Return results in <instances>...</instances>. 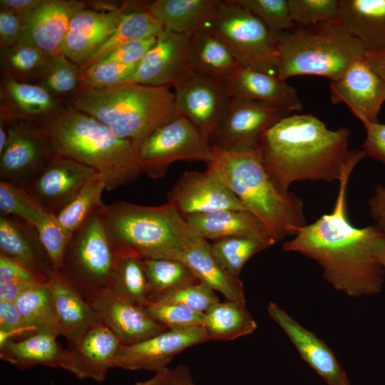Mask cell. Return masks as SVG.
I'll return each instance as SVG.
<instances>
[{
	"label": "cell",
	"mask_w": 385,
	"mask_h": 385,
	"mask_svg": "<svg viewBox=\"0 0 385 385\" xmlns=\"http://www.w3.org/2000/svg\"><path fill=\"white\" fill-rule=\"evenodd\" d=\"M366 155L349 150L339 179L337 200L331 212L306 225L282 250L317 262L324 278L337 291L351 297L376 294L381 289L384 270L373 257V247L384 232L376 226L357 228L348 218L346 193L350 175Z\"/></svg>",
	"instance_id": "1"
},
{
	"label": "cell",
	"mask_w": 385,
	"mask_h": 385,
	"mask_svg": "<svg viewBox=\"0 0 385 385\" xmlns=\"http://www.w3.org/2000/svg\"><path fill=\"white\" fill-rule=\"evenodd\" d=\"M349 135L348 128L331 130L310 114L289 115L262 135L257 152L275 186L288 192L297 181L339 180Z\"/></svg>",
	"instance_id": "2"
},
{
	"label": "cell",
	"mask_w": 385,
	"mask_h": 385,
	"mask_svg": "<svg viewBox=\"0 0 385 385\" xmlns=\"http://www.w3.org/2000/svg\"><path fill=\"white\" fill-rule=\"evenodd\" d=\"M35 125L55 155L95 170L104 179L108 190L129 184L142 174L136 143L118 137L101 121L72 106H63L52 117Z\"/></svg>",
	"instance_id": "3"
},
{
	"label": "cell",
	"mask_w": 385,
	"mask_h": 385,
	"mask_svg": "<svg viewBox=\"0 0 385 385\" xmlns=\"http://www.w3.org/2000/svg\"><path fill=\"white\" fill-rule=\"evenodd\" d=\"M105 230L118 253L143 259L180 260L200 237L172 204L143 206L125 201L98 210Z\"/></svg>",
	"instance_id": "4"
},
{
	"label": "cell",
	"mask_w": 385,
	"mask_h": 385,
	"mask_svg": "<svg viewBox=\"0 0 385 385\" xmlns=\"http://www.w3.org/2000/svg\"><path fill=\"white\" fill-rule=\"evenodd\" d=\"M212 148L213 158L207 168L221 177L276 242L296 235L307 225L302 200L275 186L257 150L232 152Z\"/></svg>",
	"instance_id": "5"
},
{
	"label": "cell",
	"mask_w": 385,
	"mask_h": 385,
	"mask_svg": "<svg viewBox=\"0 0 385 385\" xmlns=\"http://www.w3.org/2000/svg\"><path fill=\"white\" fill-rule=\"evenodd\" d=\"M71 106L137 144L180 115L169 86L137 83L81 90Z\"/></svg>",
	"instance_id": "6"
},
{
	"label": "cell",
	"mask_w": 385,
	"mask_h": 385,
	"mask_svg": "<svg viewBox=\"0 0 385 385\" xmlns=\"http://www.w3.org/2000/svg\"><path fill=\"white\" fill-rule=\"evenodd\" d=\"M365 52L339 20L294 25L279 36L277 76L284 81L303 75L334 81Z\"/></svg>",
	"instance_id": "7"
},
{
	"label": "cell",
	"mask_w": 385,
	"mask_h": 385,
	"mask_svg": "<svg viewBox=\"0 0 385 385\" xmlns=\"http://www.w3.org/2000/svg\"><path fill=\"white\" fill-rule=\"evenodd\" d=\"M98 210L73 233L58 271L87 301L111 289L118 257Z\"/></svg>",
	"instance_id": "8"
},
{
	"label": "cell",
	"mask_w": 385,
	"mask_h": 385,
	"mask_svg": "<svg viewBox=\"0 0 385 385\" xmlns=\"http://www.w3.org/2000/svg\"><path fill=\"white\" fill-rule=\"evenodd\" d=\"M205 27L225 44L241 66L277 76L278 40L235 0L222 1Z\"/></svg>",
	"instance_id": "9"
},
{
	"label": "cell",
	"mask_w": 385,
	"mask_h": 385,
	"mask_svg": "<svg viewBox=\"0 0 385 385\" xmlns=\"http://www.w3.org/2000/svg\"><path fill=\"white\" fill-rule=\"evenodd\" d=\"M142 173L153 179L165 175L175 162L202 161L213 158L209 140L186 118L178 115L138 143Z\"/></svg>",
	"instance_id": "10"
},
{
	"label": "cell",
	"mask_w": 385,
	"mask_h": 385,
	"mask_svg": "<svg viewBox=\"0 0 385 385\" xmlns=\"http://www.w3.org/2000/svg\"><path fill=\"white\" fill-rule=\"evenodd\" d=\"M289 115L274 105L230 97L210 137V143L226 151H255L262 135Z\"/></svg>",
	"instance_id": "11"
},
{
	"label": "cell",
	"mask_w": 385,
	"mask_h": 385,
	"mask_svg": "<svg viewBox=\"0 0 385 385\" xmlns=\"http://www.w3.org/2000/svg\"><path fill=\"white\" fill-rule=\"evenodd\" d=\"M54 155L36 125L11 118L7 143L0 153V180L26 188Z\"/></svg>",
	"instance_id": "12"
},
{
	"label": "cell",
	"mask_w": 385,
	"mask_h": 385,
	"mask_svg": "<svg viewBox=\"0 0 385 385\" xmlns=\"http://www.w3.org/2000/svg\"><path fill=\"white\" fill-rule=\"evenodd\" d=\"M168 202L184 216L222 210H247L212 169L185 171L167 194Z\"/></svg>",
	"instance_id": "13"
},
{
	"label": "cell",
	"mask_w": 385,
	"mask_h": 385,
	"mask_svg": "<svg viewBox=\"0 0 385 385\" xmlns=\"http://www.w3.org/2000/svg\"><path fill=\"white\" fill-rule=\"evenodd\" d=\"M333 104L344 103L361 123L378 121L385 103V83L364 56L354 61L336 80L329 81Z\"/></svg>",
	"instance_id": "14"
},
{
	"label": "cell",
	"mask_w": 385,
	"mask_h": 385,
	"mask_svg": "<svg viewBox=\"0 0 385 385\" xmlns=\"http://www.w3.org/2000/svg\"><path fill=\"white\" fill-rule=\"evenodd\" d=\"M202 326L183 330L168 329L140 342L121 345L113 367L158 372L167 369L184 350L209 341Z\"/></svg>",
	"instance_id": "15"
},
{
	"label": "cell",
	"mask_w": 385,
	"mask_h": 385,
	"mask_svg": "<svg viewBox=\"0 0 385 385\" xmlns=\"http://www.w3.org/2000/svg\"><path fill=\"white\" fill-rule=\"evenodd\" d=\"M180 115L209 140L230 98L224 84L189 71L174 83Z\"/></svg>",
	"instance_id": "16"
},
{
	"label": "cell",
	"mask_w": 385,
	"mask_h": 385,
	"mask_svg": "<svg viewBox=\"0 0 385 385\" xmlns=\"http://www.w3.org/2000/svg\"><path fill=\"white\" fill-rule=\"evenodd\" d=\"M98 175L73 160L54 155L25 188L46 212L56 216Z\"/></svg>",
	"instance_id": "17"
},
{
	"label": "cell",
	"mask_w": 385,
	"mask_h": 385,
	"mask_svg": "<svg viewBox=\"0 0 385 385\" xmlns=\"http://www.w3.org/2000/svg\"><path fill=\"white\" fill-rule=\"evenodd\" d=\"M191 37L192 34H179L163 29L138 63L128 83L173 86L190 71L189 47Z\"/></svg>",
	"instance_id": "18"
},
{
	"label": "cell",
	"mask_w": 385,
	"mask_h": 385,
	"mask_svg": "<svg viewBox=\"0 0 385 385\" xmlns=\"http://www.w3.org/2000/svg\"><path fill=\"white\" fill-rule=\"evenodd\" d=\"M141 4L127 1L110 11L88 7L79 11L71 21L61 53L79 67L83 66L111 35L122 16L128 11L143 8L138 6Z\"/></svg>",
	"instance_id": "19"
},
{
	"label": "cell",
	"mask_w": 385,
	"mask_h": 385,
	"mask_svg": "<svg viewBox=\"0 0 385 385\" xmlns=\"http://www.w3.org/2000/svg\"><path fill=\"white\" fill-rule=\"evenodd\" d=\"M88 302L123 345L136 344L168 330L140 307L118 297L111 289Z\"/></svg>",
	"instance_id": "20"
},
{
	"label": "cell",
	"mask_w": 385,
	"mask_h": 385,
	"mask_svg": "<svg viewBox=\"0 0 385 385\" xmlns=\"http://www.w3.org/2000/svg\"><path fill=\"white\" fill-rule=\"evenodd\" d=\"M122 344L102 322L70 344L65 370L78 379L103 381Z\"/></svg>",
	"instance_id": "21"
},
{
	"label": "cell",
	"mask_w": 385,
	"mask_h": 385,
	"mask_svg": "<svg viewBox=\"0 0 385 385\" xmlns=\"http://www.w3.org/2000/svg\"><path fill=\"white\" fill-rule=\"evenodd\" d=\"M87 8L77 0H44L25 22L20 41L31 43L49 57L61 47L73 16Z\"/></svg>",
	"instance_id": "22"
},
{
	"label": "cell",
	"mask_w": 385,
	"mask_h": 385,
	"mask_svg": "<svg viewBox=\"0 0 385 385\" xmlns=\"http://www.w3.org/2000/svg\"><path fill=\"white\" fill-rule=\"evenodd\" d=\"M267 312L289 337L301 357L329 385H344L349 381L333 351L313 332L294 320L274 302H269Z\"/></svg>",
	"instance_id": "23"
},
{
	"label": "cell",
	"mask_w": 385,
	"mask_h": 385,
	"mask_svg": "<svg viewBox=\"0 0 385 385\" xmlns=\"http://www.w3.org/2000/svg\"><path fill=\"white\" fill-rule=\"evenodd\" d=\"M223 84L230 97L269 103L288 113L303 106L297 89L286 81L250 67L241 66Z\"/></svg>",
	"instance_id": "24"
},
{
	"label": "cell",
	"mask_w": 385,
	"mask_h": 385,
	"mask_svg": "<svg viewBox=\"0 0 385 385\" xmlns=\"http://www.w3.org/2000/svg\"><path fill=\"white\" fill-rule=\"evenodd\" d=\"M1 106L12 118L39 123L63 106L59 99L38 83L23 82L4 72L1 81Z\"/></svg>",
	"instance_id": "25"
},
{
	"label": "cell",
	"mask_w": 385,
	"mask_h": 385,
	"mask_svg": "<svg viewBox=\"0 0 385 385\" xmlns=\"http://www.w3.org/2000/svg\"><path fill=\"white\" fill-rule=\"evenodd\" d=\"M0 255L48 279L55 272L36 227L16 217L0 215Z\"/></svg>",
	"instance_id": "26"
},
{
	"label": "cell",
	"mask_w": 385,
	"mask_h": 385,
	"mask_svg": "<svg viewBox=\"0 0 385 385\" xmlns=\"http://www.w3.org/2000/svg\"><path fill=\"white\" fill-rule=\"evenodd\" d=\"M48 286L58 319L61 336L69 344L101 322L90 303L60 272L55 271L52 274Z\"/></svg>",
	"instance_id": "27"
},
{
	"label": "cell",
	"mask_w": 385,
	"mask_h": 385,
	"mask_svg": "<svg viewBox=\"0 0 385 385\" xmlns=\"http://www.w3.org/2000/svg\"><path fill=\"white\" fill-rule=\"evenodd\" d=\"M240 66L230 49L210 29L202 27L192 34L189 47L190 71L223 83Z\"/></svg>",
	"instance_id": "28"
},
{
	"label": "cell",
	"mask_w": 385,
	"mask_h": 385,
	"mask_svg": "<svg viewBox=\"0 0 385 385\" xmlns=\"http://www.w3.org/2000/svg\"><path fill=\"white\" fill-rule=\"evenodd\" d=\"M339 21L366 51L385 48V0H339Z\"/></svg>",
	"instance_id": "29"
},
{
	"label": "cell",
	"mask_w": 385,
	"mask_h": 385,
	"mask_svg": "<svg viewBox=\"0 0 385 385\" xmlns=\"http://www.w3.org/2000/svg\"><path fill=\"white\" fill-rule=\"evenodd\" d=\"M185 217L195 232L207 240L240 236L272 238L262 222L247 210H222Z\"/></svg>",
	"instance_id": "30"
},
{
	"label": "cell",
	"mask_w": 385,
	"mask_h": 385,
	"mask_svg": "<svg viewBox=\"0 0 385 385\" xmlns=\"http://www.w3.org/2000/svg\"><path fill=\"white\" fill-rule=\"evenodd\" d=\"M183 261L197 279L228 300L245 303L242 282L228 272L213 256L210 243L200 237L183 254Z\"/></svg>",
	"instance_id": "31"
},
{
	"label": "cell",
	"mask_w": 385,
	"mask_h": 385,
	"mask_svg": "<svg viewBox=\"0 0 385 385\" xmlns=\"http://www.w3.org/2000/svg\"><path fill=\"white\" fill-rule=\"evenodd\" d=\"M222 1L156 0L146 3L148 10L167 29L192 34L212 19Z\"/></svg>",
	"instance_id": "32"
},
{
	"label": "cell",
	"mask_w": 385,
	"mask_h": 385,
	"mask_svg": "<svg viewBox=\"0 0 385 385\" xmlns=\"http://www.w3.org/2000/svg\"><path fill=\"white\" fill-rule=\"evenodd\" d=\"M56 337L52 334L38 332L9 341L0 346V358L22 369L34 366L64 369L68 350L61 347Z\"/></svg>",
	"instance_id": "33"
},
{
	"label": "cell",
	"mask_w": 385,
	"mask_h": 385,
	"mask_svg": "<svg viewBox=\"0 0 385 385\" xmlns=\"http://www.w3.org/2000/svg\"><path fill=\"white\" fill-rule=\"evenodd\" d=\"M202 327L210 340H233L252 334L257 324L246 304L226 299L204 313Z\"/></svg>",
	"instance_id": "34"
},
{
	"label": "cell",
	"mask_w": 385,
	"mask_h": 385,
	"mask_svg": "<svg viewBox=\"0 0 385 385\" xmlns=\"http://www.w3.org/2000/svg\"><path fill=\"white\" fill-rule=\"evenodd\" d=\"M163 30V27L160 22L145 7L127 11L91 58L79 67L81 73L103 56L120 45L157 36Z\"/></svg>",
	"instance_id": "35"
},
{
	"label": "cell",
	"mask_w": 385,
	"mask_h": 385,
	"mask_svg": "<svg viewBox=\"0 0 385 385\" xmlns=\"http://www.w3.org/2000/svg\"><path fill=\"white\" fill-rule=\"evenodd\" d=\"M14 303L34 333L61 336L60 324L48 284L31 286Z\"/></svg>",
	"instance_id": "36"
},
{
	"label": "cell",
	"mask_w": 385,
	"mask_h": 385,
	"mask_svg": "<svg viewBox=\"0 0 385 385\" xmlns=\"http://www.w3.org/2000/svg\"><path fill=\"white\" fill-rule=\"evenodd\" d=\"M111 289L118 297L140 307L145 304L148 294L143 259L133 254L118 253Z\"/></svg>",
	"instance_id": "37"
},
{
	"label": "cell",
	"mask_w": 385,
	"mask_h": 385,
	"mask_svg": "<svg viewBox=\"0 0 385 385\" xmlns=\"http://www.w3.org/2000/svg\"><path fill=\"white\" fill-rule=\"evenodd\" d=\"M148 301L184 286L200 282L181 260L143 259Z\"/></svg>",
	"instance_id": "38"
},
{
	"label": "cell",
	"mask_w": 385,
	"mask_h": 385,
	"mask_svg": "<svg viewBox=\"0 0 385 385\" xmlns=\"http://www.w3.org/2000/svg\"><path fill=\"white\" fill-rule=\"evenodd\" d=\"M275 243L269 237L240 236L213 241L210 248L217 261L231 274L239 277L253 255Z\"/></svg>",
	"instance_id": "39"
},
{
	"label": "cell",
	"mask_w": 385,
	"mask_h": 385,
	"mask_svg": "<svg viewBox=\"0 0 385 385\" xmlns=\"http://www.w3.org/2000/svg\"><path fill=\"white\" fill-rule=\"evenodd\" d=\"M50 57L34 45L19 41L11 47L1 50L4 71L17 80H38Z\"/></svg>",
	"instance_id": "40"
},
{
	"label": "cell",
	"mask_w": 385,
	"mask_h": 385,
	"mask_svg": "<svg viewBox=\"0 0 385 385\" xmlns=\"http://www.w3.org/2000/svg\"><path fill=\"white\" fill-rule=\"evenodd\" d=\"M38 81L58 99L75 97L81 90V72L78 65L60 53L50 57Z\"/></svg>",
	"instance_id": "41"
},
{
	"label": "cell",
	"mask_w": 385,
	"mask_h": 385,
	"mask_svg": "<svg viewBox=\"0 0 385 385\" xmlns=\"http://www.w3.org/2000/svg\"><path fill=\"white\" fill-rule=\"evenodd\" d=\"M105 190V180L98 175L56 215L59 222L73 234L103 203L101 196Z\"/></svg>",
	"instance_id": "42"
},
{
	"label": "cell",
	"mask_w": 385,
	"mask_h": 385,
	"mask_svg": "<svg viewBox=\"0 0 385 385\" xmlns=\"http://www.w3.org/2000/svg\"><path fill=\"white\" fill-rule=\"evenodd\" d=\"M1 215L18 218L36 227L46 213L25 187L0 181Z\"/></svg>",
	"instance_id": "43"
},
{
	"label": "cell",
	"mask_w": 385,
	"mask_h": 385,
	"mask_svg": "<svg viewBox=\"0 0 385 385\" xmlns=\"http://www.w3.org/2000/svg\"><path fill=\"white\" fill-rule=\"evenodd\" d=\"M256 16L278 40L294 26L290 16L288 0H235Z\"/></svg>",
	"instance_id": "44"
},
{
	"label": "cell",
	"mask_w": 385,
	"mask_h": 385,
	"mask_svg": "<svg viewBox=\"0 0 385 385\" xmlns=\"http://www.w3.org/2000/svg\"><path fill=\"white\" fill-rule=\"evenodd\" d=\"M141 308L170 330H183L202 326L204 321V313L179 304L148 301Z\"/></svg>",
	"instance_id": "45"
},
{
	"label": "cell",
	"mask_w": 385,
	"mask_h": 385,
	"mask_svg": "<svg viewBox=\"0 0 385 385\" xmlns=\"http://www.w3.org/2000/svg\"><path fill=\"white\" fill-rule=\"evenodd\" d=\"M36 229L53 269L59 271L73 234L62 225L56 215L48 212L43 215Z\"/></svg>",
	"instance_id": "46"
},
{
	"label": "cell",
	"mask_w": 385,
	"mask_h": 385,
	"mask_svg": "<svg viewBox=\"0 0 385 385\" xmlns=\"http://www.w3.org/2000/svg\"><path fill=\"white\" fill-rule=\"evenodd\" d=\"M294 25H309L339 20V0H288Z\"/></svg>",
	"instance_id": "47"
},
{
	"label": "cell",
	"mask_w": 385,
	"mask_h": 385,
	"mask_svg": "<svg viewBox=\"0 0 385 385\" xmlns=\"http://www.w3.org/2000/svg\"><path fill=\"white\" fill-rule=\"evenodd\" d=\"M138 64L118 63L93 64L81 73V90L101 88L126 83L135 71Z\"/></svg>",
	"instance_id": "48"
},
{
	"label": "cell",
	"mask_w": 385,
	"mask_h": 385,
	"mask_svg": "<svg viewBox=\"0 0 385 385\" xmlns=\"http://www.w3.org/2000/svg\"><path fill=\"white\" fill-rule=\"evenodd\" d=\"M149 301L179 304L202 313L220 302L215 291L201 282L184 286Z\"/></svg>",
	"instance_id": "49"
},
{
	"label": "cell",
	"mask_w": 385,
	"mask_h": 385,
	"mask_svg": "<svg viewBox=\"0 0 385 385\" xmlns=\"http://www.w3.org/2000/svg\"><path fill=\"white\" fill-rule=\"evenodd\" d=\"M33 334L35 333L25 323L15 303L0 300V346Z\"/></svg>",
	"instance_id": "50"
},
{
	"label": "cell",
	"mask_w": 385,
	"mask_h": 385,
	"mask_svg": "<svg viewBox=\"0 0 385 385\" xmlns=\"http://www.w3.org/2000/svg\"><path fill=\"white\" fill-rule=\"evenodd\" d=\"M156 38L157 36H153L122 44L103 56L93 64L105 63H138L155 43Z\"/></svg>",
	"instance_id": "51"
},
{
	"label": "cell",
	"mask_w": 385,
	"mask_h": 385,
	"mask_svg": "<svg viewBox=\"0 0 385 385\" xmlns=\"http://www.w3.org/2000/svg\"><path fill=\"white\" fill-rule=\"evenodd\" d=\"M23 281L46 284L49 279L41 272L26 267L0 255V282Z\"/></svg>",
	"instance_id": "52"
},
{
	"label": "cell",
	"mask_w": 385,
	"mask_h": 385,
	"mask_svg": "<svg viewBox=\"0 0 385 385\" xmlns=\"http://www.w3.org/2000/svg\"><path fill=\"white\" fill-rule=\"evenodd\" d=\"M366 138L361 145L366 157L374 158L385 165V123H362Z\"/></svg>",
	"instance_id": "53"
},
{
	"label": "cell",
	"mask_w": 385,
	"mask_h": 385,
	"mask_svg": "<svg viewBox=\"0 0 385 385\" xmlns=\"http://www.w3.org/2000/svg\"><path fill=\"white\" fill-rule=\"evenodd\" d=\"M25 21L13 12L0 8L1 50L17 43L22 36Z\"/></svg>",
	"instance_id": "54"
},
{
	"label": "cell",
	"mask_w": 385,
	"mask_h": 385,
	"mask_svg": "<svg viewBox=\"0 0 385 385\" xmlns=\"http://www.w3.org/2000/svg\"><path fill=\"white\" fill-rule=\"evenodd\" d=\"M367 204L376 226L385 234V185L376 187L374 194Z\"/></svg>",
	"instance_id": "55"
},
{
	"label": "cell",
	"mask_w": 385,
	"mask_h": 385,
	"mask_svg": "<svg viewBox=\"0 0 385 385\" xmlns=\"http://www.w3.org/2000/svg\"><path fill=\"white\" fill-rule=\"evenodd\" d=\"M44 0H1L0 8L9 10L26 21Z\"/></svg>",
	"instance_id": "56"
},
{
	"label": "cell",
	"mask_w": 385,
	"mask_h": 385,
	"mask_svg": "<svg viewBox=\"0 0 385 385\" xmlns=\"http://www.w3.org/2000/svg\"><path fill=\"white\" fill-rule=\"evenodd\" d=\"M35 284H38L23 281L0 282V300L14 303L23 292Z\"/></svg>",
	"instance_id": "57"
},
{
	"label": "cell",
	"mask_w": 385,
	"mask_h": 385,
	"mask_svg": "<svg viewBox=\"0 0 385 385\" xmlns=\"http://www.w3.org/2000/svg\"><path fill=\"white\" fill-rule=\"evenodd\" d=\"M165 385H195L188 367L179 365L166 373Z\"/></svg>",
	"instance_id": "58"
},
{
	"label": "cell",
	"mask_w": 385,
	"mask_h": 385,
	"mask_svg": "<svg viewBox=\"0 0 385 385\" xmlns=\"http://www.w3.org/2000/svg\"><path fill=\"white\" fill-rule=\"evenodd\" d=\"M365 57L385 83V48L376 51H366Z\"/></svg>",
	"instance_id": "59"
},
{
	"label": "cell",
	"mask_w": 385,
	"mask_h": 385,
	"mask_svg": "<svg viewBox=\"0 0 385 385\" xmlns=\"http://www.w3.org/2000/svg\"><path fill=\"white\" fill-rule=\"evenodd\" d=\"M373 257L385 272V234H382L375 242Z\"/></svg>",
	"instance_id": "60"
},
{
	"label": "cell",
	"mask_w": 385,
	"mask_h": 385,
	"mask_svg": "<svg viewBox=\"0 0 385 385\" xmlns=\"http://www.w3.org/2000/svg\"><path fill=\"white\" fill-rule=\"evenodd\" d=\"M167 369L155 372V375L145 381H138L133 385H165Z\"/></svg>",
	"instance_id": "61"
},
{
	"label": "cell",
	"mask_w": 385,
	"mask_h": 385,
	"mask_svg": "<svg viewBox=\"0 0 385 385\" xmlns=\"http://www.w3.org/2000/svg\"><path fill=\"white\" fill-rule=\"evenodd\" d=\"M344 385H350V383H349V381H346V383L344 384Z\"/></svg>",
	"instance_id": "62"
}]
</instances>
